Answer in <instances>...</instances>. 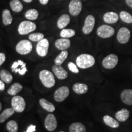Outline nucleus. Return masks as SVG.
Instances as JSON below:
<instances>
[{"label":"nucleus","mask_w":132,"mask_h":132,"mask_svg":"<svg viewBox=\"0 0 132 132\" xmlns=\"http://www.w3.org/2000/svg\"><path fill=\"white\" fill-rule=\"evenodd\" d=\"M95 62L94 57L89 54H81L76 59V64L78 67L82 69L92 67Z\"/></svg>","instance_id":"f257e3e1"},{"label":"nucleus","mask_w":132,"mask_h":132,"mask_svg":"<svg viewBox=\"0 0 132 132\" xmlns=\"http://www.w3.org/2000/svg\"><path fill=\"white\" fill-rule=\"evenodd\" d=\"M39 78L43 85L47 88H51L55 85V79L54 75L50 71L43 70L39 73Z\"/></svg>","instance_id":"f03ea898"},{"label":"nucleus","mask_w":132,"mask_h":132,"mask_svg":"<svg viewBox=\"0 0 132 132\" xmlns=\"http://www.w3.org/2000/svg\"><path fill=\"white\" fill-rule=\"evenodd\" d=\"M36 25L31 21H23L21 22L18 27V32L20 35H26L35 31Z\"/></svg>","instance_id":"7ed1b4c3"},{"label":"nucleus","mask_w":132,"mask_h":132,"mask_svg":"<svg viewBox=\"0 0 132 132\" xmlns=\"http://www.w3.org/2000/svg\"><path fill=\"white\" fill-rule=\"evenodd\" d=\"M32 45L31 41L28 40H22L16 44V51L18 53L21 55L29 54L32 50Z\"/></svg>","instance_id":"20e7f679"},{"label":"nucleus","mask_w":132,"mask_h":132,"mask_svg":"<svg viewBox=\"0 0 132 132\" xmlns=\"http://www.w3.org/2000/svg\"><path fill=\"white\" fill-rule=\"evenodd\" d=\"M11 106L17 113H22L26 107V102L22 97L15 95L11 100Z\"/></svg>","instance_id":"39448f33"},{"label":"nucleus","mask_w":132,"mask_h":132,"mask_svg":"<svg viewBox=\"0 0 132 132\" xmlns=\"http://www.w3.org/2000/svg\"><path fill=\"white\" fill-rule=\"evenodd\" d=\"M114 32V29L111 26L106 25V24H103V25L99 26L97 30V35L103 39H106V38L112 37Z\"/></svg>","instance_id":"423d86ee"},{"label":"nucleus","mask_w":132,"mask_h":132,"mask_svg":"<svg viewBox=\"0 0 132 132\" xmlns=\"http://www.w3.org/2000/svg\"><path fill=\"white\" fill-rule=\"evenodd\" d=\"M49 48V42L47 39H43L38 42L36 45V52L40 57H45L48 54Z\"/></svg>","instance_id":"0eeeda50"},{"label":"nucleus","mask_w":132,"mask_h":132,"mask_svg":"<svg viewBox=\"0 0 132 132\" xmlns=\"http://www.w3.org/2000/svg\"><path fill=\"white\" fill-rule=\"evenodd\" d=\"M118 63V57L114 54H110L103 59L102 65L105 69H112L114 68Z\"/></svg>","instance_id":"6e6552de"},{"label":"nucleus","mask_w":132,"mask_h":132,"mask_svg":"<svg viewBox=\"0 0 132 132\" xmlns=\"http://www.w3.org/2000/svg\"><path fill=\"white\" fill-rule=\"evenodd\" d=\"M82 4L81 0H71L69 3V12L72 16H77L81 12Z\"/></svg>","instance_id":"1a4fd4ad"},{"label":"nucleus","mask_w":132,"mask_h":132,"mask_svg":"<svg viewBox=\"0 0 132 132\" xmlns=\"http://www.w3.org/2000/svg\"><path fill=\"white\" fill-rule=\"evenodd\" d=\"M131 33L127 28L122 27L119 29L117 34V40L122 44H125L129 41Z\"/></svg>","instance_id":"9d476101"},{"label":"nucleus","mask_w":132,"mask_h":132,"mask_svg":"<svg viewBox=\"0 0 132 132\" xmlns=\"http://www.w3.org/2000/svg\"><path fill=\"white\" fill-rule=\"evenodd\" d=\"M95 19L94 16L89 15L86 17L85 23H84L82 31L85 34H89L93 30L94 27L95 26Z\"/></svg>","instance_id":"9b49d317"},{"label":"nucleus","mask_w":132,"mask_h":132,"mask_svg":"<svg viewBox=\"0 0 132 132\" xmlns=\"http://www.w3.org/2000/svg\"><path fill=\"white\" fill-rule=\"evenodd\" d=\"M69 89L67 86H61L54 92V98L56 102H61L69 96Z\"/></svg>","instance_id":"f8f14e48"},{"label":"nucleus","mask_w":132,"mask_h":132,"mask_svg":"<svg viewBox=\"0 0 132 132\" xmlns=\"http://www.w3.org/2000/svg\"><path fill=\"white\" fill-rule=\"evenodd\" d=\"M11 69L13 72L19 73L20 75H24L28 71L26 64L20 59L13 62L11 65Z\"/></svg>","instance_id":"ddd939ff"},{"label":"nucleus","mask_w":132,"mask_h":132,"mask_svg":"<svg viewBox=\"0 0 132 132\" xmlns=\"http://www.w3.org/2000/svg\"><path fill=\"white\" fill-rule=\"evenodd\" d=\"M45 127L47 130L53 131L57 127V120L54 115L49 114L45 119Z\"/></svg>","instance_id":"4468645a"},{"label":"nucleus","mask_w":132,"mask_h":132,"mask_svg":"<svg viewBox=\"0 0 132 132\" xmlns=\"http://www.w3.org/2000/svg\"><path fill=\"white\" fill-rule=\"evenodd\" d=\"M52 70L53 73L55 75L59 80H65L68 77V73L63 67L59 65H54L53 66Z\"/></svg>","instance_id":"2eb2a0df"},{"label":"nucleus","mask_w":132,"mask_h":132,"mask_svg":"<svg viewBox=\"0 0 132 132\" xmlns=\"http://www.w3.org/2000/svg\"><path fill=\"white\" fill-rule=\"evenodd\" d=\"M54 45L57 49L60 50H66L70 46V41L66 38H61L55 41Z\"/></svg>","instance_id":"dca6fc26"},{"label":"nucleus","mask_w":132,"mask_h":132,"mask_svg":"<svg viewBox=\"0 0 132 132\" xmlns=\"http://www.w3.org/2000/svg\"><path fill=\"white\" fill-rule=\"evenodd\" d=\"M119 20L118 14L114 12H108L103 15V21L107 24L116 23Z\"/></svg>","instance_id":"f3484780"},{"label":"nucleus","mask_w":132,"mask_h":132,"mask_svg":"<svg viewBox=\"0 0 132 132\" xmlns=\"http://www.w3.org/2000/svg\"><path fill=\"white\" fill-rule=\"evenodd\" d=\"M122 101L127 105H132V89H125L121 92Z\"/></svg>","instance_id":"a211bd4d"},{"label":"nucleus","mask_w":132,"mask_h":132,"mask_svg":"<svg viewBox=\"0 0 132 132\" xmlns=\"http://www.w3.org/2000/svg\"><path fill=\"white\" fill-rule=\"evenodd\" d=\"M116 119L119 122H125L128 119L130 116V112L128 110L123 108L117 111L115 114Z\"/></svg>","instance_id":"6ab92c4d"},{"label":"nucleus","mask_w":132,"mask_h":132,"mask_svg":"<svg viewBox=\"0 0 132 132\" xmlns=\"http://www.w3.org/2000/svg\"><path fill=\"white\" fill-rule=\"evenodd\" d=\"M70 21V18L68 15L63 14L61 16H59L57 20V26L59 29H63L64 28L66 27L69 24Z\"/></svg>","instance_id":"aec40b11"},{"label":"nucleus","mask_w":132,"mask_h":132,"mask_svg":"<svg viewBox=\"0 0 132 132\" xmlns=\"http://www.w3.org/2000/svg\"><path fill=\"white\" fill-rule=\"evenodd\" d=\"M103 122L105 124L108 125V126L110 127L113 128H116L119 127V123L117 120L115 119L112 118L111 116L109 115H105L104 116L103 118Z\"/></svg>","instance_id":"412c9836"},{"label":"nucleus","mask_w":132,"mask_h":132,"mask_svg":"<svg viewBox=\"0 0 132 132\" xmlns=\"http://www.w3.org/2000/svg\"><path fill=\"white\" fill-rule=\"evenodd\" d=\"M73 90L77 94H83L87 92L88 86L86 84L77 82L73 86Z\"/></svg>","instance_id":"4be33fe9"},{"label":"nucleus","mask_w":132,"mask_h":132,"mask_svg":"<svg viewBox=\"0 0 132 132\" xmlns=\"http://www.w3.org/2000/svg\"><path fill=\"white\" fill-rule=\"evenodd\" d=\"M39 103H40V105L42 106V108H44V110L48 112L52 113V112L54 111V110H55V106H54L53 104L48 102L45 98L40 99Z\"/></svg>","instance_id":"5701e85b"},{"label":"nucleus","mask_w":132,"mask_h":132,"mask_svg":"<svg viewBox=\"0 0 132 132\" xmlns=\"http://www.w3.org/2000/svg\"><path fill=\"white\" fill-rule=\"evenodd\" d=\"M9 6L11 9L15 12H20L23 9V6L20 0H11Z\"/></svg>","instance_id":"b1692460"},{"label":"nucleus","mask_w":132,"mask_h":132,"mask_svg":"<svg viewBox=\"0 0 132 132\" xmlns=\"http://www.w3.org/2000/svg\"><path fill=\"white\" fill-rule=\"evenodd\" d=\"M3 23L5 26L10 25L12 23L13 19L9 10L4 9L2 12Z\"/></svg>","instance_id":"393cba45"},{"label":"nucleus","mask_w":132,"mask_h":132,"mask_svg":"<svg viewBox=\"0 0 132 132\" xmlns=\"http://www.w3.org/2000/svg\"><path fill=\"white\" fill-rule=\"evenodd\" d=\"M22 85H21L19 82H15V83L11 85V87L8 89L7 93L9 95L15 96L16 94H17V93L20 92L22 90Z\"/></svg>","instance_id":"a878e982"},{"label":"nucleus","mask_w":132,"mask_h":132,"mask_svg":"<svg viewBox=\"0 0 132 132\" xmlns=\"http://www.w3.org/2000/svg\"><path fill=\"white\" fill-rule=\"evenodd\" d=\"M15 113V110L12 108L6 109L0 114V123H3L6 121L8 118L13 115Z\"/></svg>","instance_id":"bb28decb"},{"label":"nucleus","mask_w":132,"mask_h":132,"mask_svg":"<svg viewBox=\"0 0 132 132\" xmlns=\"http://www.w3.org/2000/svg\"><path fill=\"white\" fill-rule=\"evenodd\" d=\"M0 78L6 83H10L13 80V77L9 71L3 69L0 71Z\"/></svg>","instance_id":"cd10ccee"},{"label":"nucleus","mask_w":132,"mask_h":132,"mask_svg":"<svg viewBox=\"0 0 132 132\" xmlns=\"http://www.w3.org/2000/svg\"><path fill=\"white\" fill-rule=\"evenodd\" d=\"M69 132H86L85 125L79 122L72 123L69 127Z\"/></svg>","instance_id":"c85d7f7f"},{"label":"nucleus","mask_w":132,"mask_h":132,"mask_svg":"<svg viewBox=\"0 0 132 132\" xmlns=\"http://www.w3.org/2000/svg\"><path fill=\"white\" fill-rule=\"evenodd\" d=\"M25 18L29 20H35L39 16V12L37 10L35 9H30L28 10L24 14Z\"/></svg>","instance_id":"c756f323"},{"label":"nucleus","mask_w":132,"mask_h":132,"mask_svg":"<svg viewBox=\"0 0 132 132\" xmlns=\"http://www.w3.org/2000/svg\"><path fill=\"white\" fill-rule=\"evenodd\" d=\"M67 56H68V52H67V51H62L61 53L56 57L55 60H54V63L56 64V65H62V64L64 62V61L67 58Z\"/></svg>","instance_id":"7c9ffc66"},{"label":"nucleus","mask_w":132,"mask_h":132,"mask_svg":"<svg viewBox=\"0 0 132 132\" xmlns=\"http://www.w3.org/2000/svg\"><path fill=\"white\" fill-rule=\"evenodd\" d=\"M120 19L126 23H132V15L126 11H121L119 14Z\"/></svg>","instance_id":"2f4dec72"},{"label":"nucleus","mask_w":132,"mask_h":132,"mask_svg":"<svg viewBox=\"0 0 132 132\" xmlns=\"http://www.w3.org/2000/svg\"><path fill=\"white\" fill-rule=\"evenodd\" d=\"M75 34V31L72 29H63L60 32L61 37L62 38H66V39L73 37Z\"/></svg>","instance_id":"473e14b6"},{"label":"nucleus","mask_w":132,"mask_h":132,"mask_svg":"<svg viewBox=\"0 0 132 132\" xmlns=\"http://www.w3.org/2000/svg\"><path fill=\"white\" fill-rule=\"evenodd\" d=\"M6 128L9 132H17L18 124L15 120H10L6 125Z\"/></svg>","instance_id":"72a5a7b5"},{"label":"nucleus","mask_w":132,"mask_h":132,"mask_svg":"<svg viewBox=\"0 0 132 132\" xmlns=\"http://www.w3.org/2000/svg\"><path fill=\"white\" fill-rule=\"evenodd\" d=\"M28 38L29 40L32 41V42H39L43 39H44V34L40 32L32 33L29 36Z\"/></svg>","instance_id":"f704fd0d"},{"label":"nucleus","mask_w":132,"mask_h":132,"mask_svg":"<svg viewBox=\"0 0 132 132\" xmlns=\"http://www.w3.org/2000/svg\"><path fill=\"white\" fill-rule=\"evenodd\" d=\"M67 66H68V68L69 70H70V71L73 72V73H78L79 72H80L79 69L78 68V66H77V64H74L73 62H69L68 64H67Z\"/></svg>","instance_id":"c9c22d12"},{"label":"nucleus","mask_w":132,"mask_h":132,"mask_svg":"<svg viewBox=\"0 0 132 132\" xmlns=\"http://www.w3.org/2000/svg\"><path fill=\"white\" fill-rule=\"evenodd\" d=\"M36 128V125H32V124L29 125V126L28 127L27 130H26V131L25 132H35Z\"/></svg>","instance_id":"e433bc0d"},{"label":"nucleus","mask_w":132,"mask_h":132,"mask_svg":"<svg viewBox=\"0 0 132 132\" xmlns=\"http://www.w3.org/2000/svg\"><path fill=\"white\" fill-rule=\"evenodd\" d=\"M5 60H6V55L3 53H0V65H3L4 63Z\"/></svg>","instance_id":"4c0bfd02"},{"label":"nucleus","mask_w":132,"mask_h":132,"mask_svg":"<svg viewBox=\"0 0 132 132\" xmlns=\"http://www.w3.org/2000/svg\"><path fill=\"white\" fill-rule=\"evenodd\" d=\"M5 89V85L4 83V82H3V81H2L1 80L0 81V90H1V91H3V90H4Z\"/></svg>","instance_id":"58836bf2"},{"label":"nucleus","mask_w":132,"mask_h":132,"mask_svg":"<svg viewBox=\"0 0 132 132\" xmlns=\"http://www.w3.org/2000/svg\"><path fill=\"white\" fill-rule=\"evenodd\" d=\"M125 1L128 7L132 8V0H125Z\"/></svg>","instance_id":"ea45409f"},{"label":"nucleus","mask_w":132,"mask_h":132,"mask_svg":"<svg viewBox=\"0 0 132 132\" xmlns=\"http://www.w3.org/2000/svg\"><path fill=\"white\" fill-rule=\"evenodd\" d=\"M49 0H39V2L42 5H46L48 4V3Z\"/></svg>","instance_id":"a19ab883"},{"label":"nucleus","mask_w":132,"mask_h":132,"mask_svg":"<svg viewBox=\"0 0 132 132\" xmlns=\"http://www.w3.org/2000/svg\"><path fill=\"white\" fill-rule=\"evenodd\" d=\"M23 1H24V2H25V3H29L32 2V0H23Z\"/></svg>","instance_id":"79ce46f5"},{"label":"nucleus","mask_w":132,"mask_h":132,"mask_svg":"<svg viewBox=\"0 0 132 132\" xmlns=\"http://www.w3.org/2000/svg\"><path fill=\"white\" fill-rule=\"evenodd\" d=\"M2 109V105H1V103H0V110Z\"/></svg>","instance_id":"37998d69"},{"label":"nucleus","mask_w":132,"mask_h":132,"mask_svg":"<svg viewBox=\"0 0 132 132\" xmlns=\"http://www.w3.org/2000/svg\"><path fill=\"white\" fill-rule=\"evenodd\" d=\"M60 132H64V131H60Z\"/></svg>","instance_id":"c03bdc74"}]
</instances>
